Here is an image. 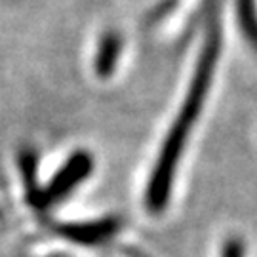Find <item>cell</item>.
<instances>
[{
    "instance_id": "obj_1",
    "label": "cell",
    "mask_w": 257,
    "mask_h": 257,
    "mask_svg": "<svg viewBox=\"0 0 257 257\" xmlns=\"http://www.w3.org/2000/svg\"><path fill=\"white\" fill-rule=\"evenodd\" d=\"M221 48V31H219V18H211L210 29H208V37L204 42L202 54L196 65V73H194L193 84L189 95L185 99L183 107L179 110V116L175 120V124L170 130V136L166 138L164 147L158 156V164L155 166L153 177L149 181L147 189V206L151 211H162L164 210L168 196H170V187L174 183V175L177 162L183 153L185 141L189 138L194 122L198 118V112L202 109L206 93L210 90L211 74L215 69V61L219 57Z\"/></svg>"
},
{
    "instance_id": "obj_2",
    "label": "cell",
    "mask_w": 257,
    "mask_h": 257,
    "mask_svg": "<svg viewBox=\"0 0 257 257\" xmlns=\"http://www.w3.org/2000/svg\"><path fill=\"white\" fill-rule=\"evenodd\" d=\"M93 168L92 156L88 153H76L69 158V162L57 172L52 183L48 185L42 193L35 196L37 206H54L59 200H63L65 196L74 191L76 185H80L90 175Z\"/></svg>"
},
{
    "instance_id": "obj_3",
    "label": "cell",
    "mask_w": 257,
    "mask_h": 257,
    "mask_svg": "<svg viewBox=\"0 0 257 257\" xmlns=\"http://www.w3.org/2000/svg\"><path fill=\"white\" fill-rule=\"evenodd\" d=\"M114 225L112 223H92V225H74V227H63L61 232L69 238H74L78 242H97L103 236H109Z\"/></svg>"
},
{
    "instance_id": "obj_4",
    "label": "cell",
    "mask_w": 257,
    "mask_h": 257,
    "mask_svg": "<svg viewBox=\"0 0 257 257\" xmlns=\"http://www.w3.org/2000/svg\"><path fill=\"white\" fill-rule=\"evenodd\" d=\"M120 54V38L118 35L110 33V35H105L101 46H99V54H97V59H95V67H97V73L101 76H107V74L112 71V67L116 63V57Z\"/></svg>"
},
{
    "instance_id": "obj_5",
    "label": "cell",
    "mask_w": 257,
    "mask_h": 257,
    "mask_svg": "<svg viewBox=\"0 0 257 257\" xmlns=\"http://www.w3.org/2000/svg\"><path fill=\"white\" fill-rule=\"evenodd\" d=\"M242 244L240 240H229V244L225 246V251H223V257H242Z\"/></svg>"
}]
</instances>
